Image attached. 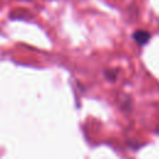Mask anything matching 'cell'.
I'll return each instance as SVG.
<instances>
[{"mask_svg": "<svg viewBox=\"0 0 159 159\" xmlns=\"http://www.w3.org/2000/svg\"><path fill=\"white\" fill-rule=\"evenodd\" d=\"M133 39H134V41L137 43L145 45L149 41V39H150V34L148 31H144V30H138V31H135L133 34Z\"/></svg>", "mask_w": 159, "mask_h": 159, "instance_id": "6da1fadb", "label": "cell"}]
</instances>
